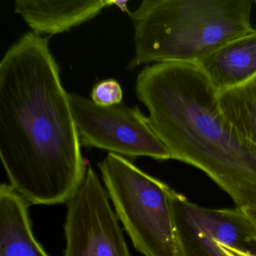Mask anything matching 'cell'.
Listing matches in <instances>:
<instances>
[{
    "instance_id": "obj_7",
    "label": "cell",
    "mask_w": 256,
    "mask_h": 256,
    "mask_svg": "<svg viewBox=\"0 0 256 256\" xmlns=\"http://www.w3.org/2000/svg\"><path fill=\"white\" fill-rule=\"evenodd\" d=\"M113 5L112 0H17L14 12L23 18L34 34L54 35L91 20Z\"/></svg>"
},
{
    "instance_id": "obj_16",
    "label": "cell",
    "mask_w": 256,
    "mask_h": 256,
    "mask_svg": "<svg viewBox=\"0 0 256 256\" xmlns=\"http://www.w3.org/2000/svg\"><path fill=\"white\" fill-rule=\"evenodd\" d=\"M254 4H256V0H254Z\"/></svg>"
},
{
    "instance_id": "obj_10",
    "label": "cell",
    "mask_w": 256,
    "mask_h": 256,
    "mask_svg": "<svg viewBox=\"0 0 256 256\" xmlns=\"http://www.w3.org/2000/svg\"><path fill=\"white\" fill-rule=\"evenodd\" d=\"M172 214L180 256H229L198 211V205L172 190Z\"/></svg>"
},
{
    "instance_id": "obj_2",
    "label": "cell",
    "mask_w": 256,
    "mask_h": 256,
    "mask_svg": "<svg viewBox=\"0 0 256 256\" xmlns=\"http://www.w3.org/2000/svg\"><path fill=\"white\" fill-rule=\"evenodd\" d=\"M136 92L172 160L204 172L238 209L256 206V144L226 118L216 91L197 66H146L136 79Z\"/></svg>"
},
{
    "instance_id": "obj_4",
    "label": "cell",
    "mask_w": 256,
    "mask_h": 256,
    "mask_svg": "<svg viewBox=\"0 0 256 256\" xmlns=\"http://www.w3.org/2000/svg\"><path fill=\"white\" fill-rule=\"evenodd\" d=\"M98 168L136 250L144 256H180L170 202L173 188L113 152Z\"/></svg>"
},
{
    "instance_id": "obj_3",
    "label": "cell",
    "mask_w": 256,
    "mask_h": 256,
    "mask_svg": "<svg viewBox=\"0 0 256 256\" xmlns=\"http://www.w3.org/2000/svg\"><path fill=\"white\" fill-rule=\"evenodd\" d=\"M253 0H144L130 13L136 54L130 70L150 62L196 65L228 42L254 30Z\"/></svg>"
},
{
    "instance_id": "obj_5",
    "label": "cell",
    "mask_w": 256,
    "mask_h": 256,
    "mask_svg": "<svg viewBox=\"0 0 256 256\" xmlns=\"http://www.w3.org/2000/svg\"><path fill=\"white\" fill-rule=\"evenodd\" d=\"M68 101L80 144L131 158L172 160L168 150L138 108L122 102L100 106L76 94H68Z\"/></svg>"
},
{
    "instance_id": "obj_12",
    "label": "cell",
    "mask_w": 256,
    "mask_h": 256,
    "mask_svg": "<svg viewBox=\"0 0 256 256\" xmlns=\"http://www.w3.org/2000/svg\"><path fill=\"white\" fill-rule=\"evenodd\" d=\"M91 98L95 104L104 107L120 104L122 100V88L114 79H107L94 86Z\"/></svg>"
},
{
    "instance_id": "obj_9",
    "label": "cell",
    "mask_w": 256,
    "mask_h": 256,
    "mask_svg": "<svg viewBox=\"0 0 256 256\" xmlns=\"http://www.w3.org/2000/svg\"><path fill=\"white\" fill-rule=\"evenodd\" d=\"M29 206L11 186H0V256H50L34 236Z\"/></svg>"
},
{
    "instance_id": "obj_13",
    "label": "cell",
    "mask_w": 256,
    "mask_h": 256,
    "mask_svg": "<svg viewBox=\"0 0 256 256\" xmlns=\"http://www.w3.org/2000/svg\"><path fill=\"white\" fill-rule=\"evenodd\" d=\"M202 220H203V218H202ZM205 224H206V223H205ZM214 238H215V236H214ZM217 240L220 242V246H221V248H222L224 252L228 254L229 256H253V254H248V253L240 251V250H236V248H233V247L228 246L226 245V244H222L218 240Z\"/></svg>"
},
{
    "instance_id": "obj_15",
    "label": "cell",
    "mask_w": 256,
    "mask_h": 256,
    "mask_svg": "<svg viewBox=\"0 0 256 256\" xmlns=\"http://www.w3.org/2000/svg\"><path fill=\"white\" fill-rule=\"evenodd\" d=\"M127 2H128V1H114V5L119 7L124 12H126L130 14V12L127 10Z\"/></svg>"
},
{
    "instance_id": "obj_8",
    "label": "cell",
    "mask_w": 256,
    "mask_h": 256,
    "mask_svg": "<svg viewBox=\"0 0 256 256\" xmlns=\"http://www.w3.org/2000/svg\"><path fill=\"white\" fill-rule=\"evenodd\" d=\"M217 94L256 74V29L223 44L196 64Z\"/></svg>"
},
{
    "instance_id": "obj_11",
    "label": "cell",
    "mask_w": 256,
    "mask_h": 256,
    "mask_svg": "<svg viewBox=\"0 0 256 256\" xmlns=\"http://www.w3.org/2000/svg\"><path fill=\"white\" fill-rule=\"evenodd\" d=\"M217 98L229 122L256 144V74L236 88L218 92Z\"/></svg>"
},
{
    "instance_id": "obj_6",
    "label": "cell",
    "mask_w": 256,
    "mask_h": 256,
    "mask_svg": "<svg viewBox=\"0 0 256 256\" xmlns=\"http://www.w3.org/2000/svg\"><path fill=\"white\" fill-rule=\"evenodd\" d=\"M67 208L64 256H132L107 191L91 166Z\"/></svg>"
},
{
    "instance_id": "obj_1",
    "label": "cell",
    "mask_w": 256,
    "mask_h": 256,
    "mask_svg": "<svg viewBox=\"0 0 256 256\" xmlns=\"http://www.w3.org/2000/svg\"><path fill=\"white\" fill-rule=\"evenodd\" d=\"M48 44L28 32L0 62V157L12 188L35 205L67 203L88 170Z\"/></svg>"
},
{
    "instance_id": "obj_14",
    "label": "cell",
    "mask_w": 256,
    "mask_h": 256,
    "mask_svg": "<svg viewBox=\"0 0 256 256\" xmlns=\"http://www.w3.org/2000/svg\"><path fill=\"white\" fill-rule=\"evenodd\" d=\"M240 210L256 228V206H248Z\"/></svg>"
}]
</instances>
